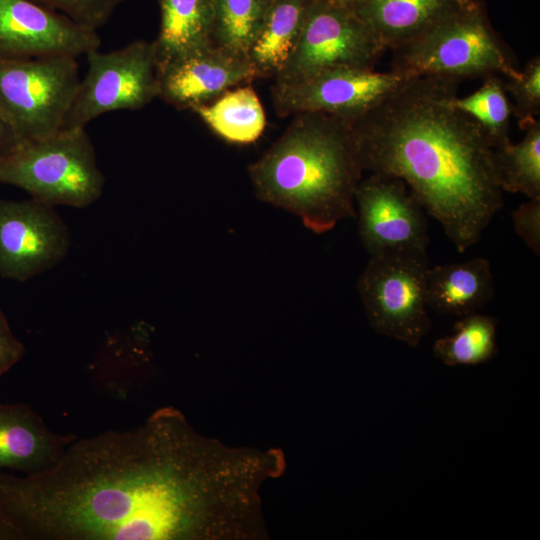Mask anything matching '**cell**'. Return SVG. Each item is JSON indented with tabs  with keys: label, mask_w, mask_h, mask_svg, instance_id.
<instances>
[{
	"label": "cell",
	"mask_w": 540,
	"mask_h": 540,
	"mask_svg": "<svg viewBox=\"0 0 540 540\" xmlns=\"http://www.w3.org/2000/svg\"><path fill=\"white\" fill-rule=\"evenodd\" d=\"M516 234L537 256L540 254V197L530 198L512 213Z\"/></svg>",
	"instance_id": "4316f807"
},
{
	"label": "cell",
	"mask_w": 540,
	"mask_h": 540,
	"mask_svg": "<svg viewBox=\"0 0 540 540\" xmlns=\"http://www.w3.org/2000/svg\"><path fill=\"white\" fill-rule=\"evenodd\" d=\"M71 245L54 206L0 199V276L24 282L60 263Z\"/></svg>",
	"instance_id": "7c38bea8"
},
{
	"label": "cell",
	"mask_w": 540,
	"mask_h": 540,
	"mask_svg": "<svg viewBox=\"0 0 540 540\" xmlns=\"http://www.w3.org/2000/svg\"><path fill=\"white\" fill-rule=\"evenodd\" d=\"M506 93L512 97L511 109L522 129L540 113V57L529 59L515 77L503 78Z\"/></svg>",
	"instance_id": "d4e9b609"
},
{
	"label": "cell",
	"mask_w": 540,
	"mask_h": 540,
	"mask_svg": "<svg viewBox=\"0 0 540 540\" xmlns=\"http://www.w3.org/2000/svg\"><path fill=\"white\" fill-rule=\"evenodd\" d=\"M458 85L408 78L351 125L363 170L403 180L465 252L502 208L503 191L482 128L452 103Z\"/></svg>",
	"instance_id": "7a4b0ae2"
},
{
	"label": "cell",
	"mask_w": 540,
	"mask_h": 540,
	"mask_svg": "<svg viewBox=\"0 0 540 540\" xmlns=\"http://www.w3.org/2000/svg\"><path fill=\"white\" fill-rule=\"evenodd\" d=\"M406 79L392 70L334 68L297 80L274 81L271 98L280 117L322 113L352 122Z\"/></svg>",
	"instance_id": "30bf717a"
},
{
	"label": "cell",
	"mask_w": 540,
	"mask_h": 540,
	"mask_svg": "<svg viewBox=\"0 0 540 540\" xmlns=\"http://www.w3.org/2000/svg\"><path fill=\"white\" fill-rule=\"evenodd\" d=\"M309 1L271 0L248 55L258 78H275L286 64L300 35Z\"/></svg>",
	"instance_id": "d6986e66"
},
{
	"label": "cell",
	"mask_w": 540,
	"mask_h": 540,
	"mask_svg": "<svg viewBox=\"0 0 540 540\" xmlns=\"http://www.w3.org/2000/svg\"><path fill=\"white\" fill-rule=\"evenodd\" d=\"M479 89L466 97L455 96L453 105L471 116L482 128L493 149L511 142L509 137L511 103L503 77L483 78Z\"/></svg>",
	"instance_id": "cb8c5ba5"
},
{
	"label": "cell",
	"mask_w": 540,
	"mask_h": 540,
	"mask_svg": "<svg viewBox=\"0 0 540 540\" xmlns=\"http://www.w3.org/2000/svg\"><path fill=\"white\" fill-rule=\"evenodd\" d=\"M158 76V97L179 110H191L258 78L248 58L214 44L191 50L158 66Z\"/></svg>",
	"instance_id": "5bb4252c"
},
{
	"label": "cell",
	"mask_w": 540,
	"mask_h": 540,
	"mask_svg": "<svg viewBox=\"0 0 540 540\" xmlns=\"http://www.w3.org/2000/svg\"><path fill=\"white\" fill-rule=\"evenodd\" d=\"M80 83L77 57L0 59V109L21 140L62 129Z\"/></svg>",
	"instance_id": "52a82bcc"
},
{
	"label": "cell",
	"mask_w": 540,
	"mask_h": 540,
	"mask_svg": "<svg viewBox=\"0 0 540 540\" xmlns=\"http://www.w3.org/2000/svg\"><path fill=\"white\" fill-rule=\"evenodd\" d=\"M250 84V83H249ZM249 84L191 109L216 135L233 144L257 141L266 127L263 105Z\"/></svg>",
	"instance_id": "ffe728a7"
},
{
	"label": "cell",
	"mask_w": 540,
	"mask_h": 540,
	"mask_svg": "<svg viewBox=\"0 0 540 540\" xmlns=\"http://www.w3.org/2000/svg\"><path fill=\"white\" fill-rule=\"evenodd\" d=\"M361 243L372 256L386 251H427L426 211L403 180L371 173L355 191Z\"/></svg>",
	"instance_id": "8fae6325"
},
{
	"label": "cell",
	"mask_w": 540,
	"mask_h": 540,
	"mask_svg": "<svg viewBox=\"0 0 540 540\" xmlns=\"http://www.w3.org/2000/svg\"><path fill=\"white\" fill-rule=\"evenodd\" d=\"M471 1L361 0L351 8L386 50H391L418 37Z\"/></svg>",
	"instance_id": "2e32d148"
},
{
	"label": "cell",
	"mask_w": 540,
	"mask_h": 540,
	"mask_svg": "<svg viewBox=\"0 0 540 540\" xmlns=\"http://www.w3.org/2000/svg\"><path fill=\"white\" fill-rule=\"evenodd\" d=\"M427 251H386L370 256L357 289L378 334L417 347L431 328L426 301Z\"/></svg>",
	"instance_id": "8992f818"
},
{
	"label": "cell",
	"mask_w": 540,
	"mask_h": 540,
	"mask_svg": "<svg viewBox=\"0 0 540 540\" xmlns=\"http://www.w3.org/2000/svg\"><path fill=\"white\" fill-rule=\"evenodd\" d=\"M20 141L0 109V157L12 151Z\"/></svg>",
	"instance_id": "f1b7e54d"
},
{
	"label": "cell",
	"mask_w": 540,
	"mask_h": 540,
	"mask_svg": "<svg viewBox=\"0 0 540 540\" xmlns=\"http://www.w3.org/2000/svg\"><path fill=\"white\" fill-rule=\"evenodd\" d=\"M160 27L154 41L158 66L212 44L213 0H158Z\"/></svg>",
	"instance_id": "ac0fdd59"
},
{
	"label": "cell",
	"mask_w": 540,
	"mask_h": 540,
	"mask_svg": "<svg viewBox=\"0 0 540 540\" xmlns=\"http://www.w3.org/2000/svg\"><path fill=\"white\" fill-rule=\"evenodd\" d=\"M86 56L88 70L62 129L85 127L108 112L142 109L159 96L154 41L138 39L117 50L97 49Z\"/></svg>",
	"instance_id": "ba28073f"
},
{
	"label": "cell",
	"mask_w": 540,
	"mask_h": 540,
	"mask_svg": "<svg viewBox=\"0 0 540 540\" xmlns=\"http://www.w3.org/2000/svg\"><path fill=\"white\" fill-rule=\"evenodd\" d=\"M24 354L23 344L14 336L0 308V377L18 363Z\"/></svg>",
	"instance_id": "83f0119b"
},
{
	"label": "cell",
	"mask_w": 540,
	"mask_h": 540,
	"mask_svg": "<svg viewBox=\"0 0 540 540\" xmlns=\"http://www.w3.org/2000/svg\"><path fill=\"white\" fill-rule=\"evenodd\" d=\"M329 1L351 7V6H353L354 4L358 3L361 0H329Z\"/></svg>",
	"instance_id": "4dcf8cb0"
},
{
	"label": "cell",
	"mask_w": 540,
	"mask_h": 540,
	"mask_svg": "<svg viewBox=\"0 0 540 540\" xmlns=\"http://www.w3.org/2000/svg\"><path fill=\"white\" fill-rule=\"evenodd\" d=\"M59 12L75 23L97 31L105 25L116 9L128 0H32Z\"/></svg>",
	"instance_id": "484cf974"
},
{
	"label": "cell",
	"mask_w": 540,
	"mask_h": 540,
	"mask_svg": "<svg viewBox=\"0 0 540 540\" xmlns=\"http://www.w3.org/2000/svg\"><path fill=\"white\" fill-rule=\"evenodd\" d=\"M74 435L52 432L26 404H0V468L34 475L50 469Z\"/></svg>",
	"instance_id": "9a60e30c"
},
{
	"label": "cell",
	"mask_w": 540,
	"mask_h": 540,
	"mask_svg": "<svg viewBox=\"0 0 540 540\" xmlns=\"http://www.w3.org/2000/svg\"><path fill=\"white\" fill-rule=\"evenodd\" d=\"M523 139L494 149V165L501 190L540 197V123L525 126Z\"/></svg>",
	"instance_id": "7402d4cb"
},
{
	"label": "cell",
	"mask_w": 540,
	"mask_h": 540,
	"mask_svg": "<svg viewBox=\"0 0 540 540\" xmlns=\"http://www.w3.org/2000/svg\"><path fill=\"white\" fill-rule=\"evenodd\" d=\"M97 31L32 0H0V59L87 55L100 48Z\"/></svg>",
	"instance_id": "4fadbf2b"
},
{
	"label": "cell",
	"mask_w": 540,
	"mask_h": 540,
	"mask_svg": "<svg viewBox=\"0 0 540 540\" xmlns=\"http://www.w3.org/2000/svg\"><path fill=\"white\" fill-rule=\"evenodd\" d=\"M0 183L50 206L85 208L101 197L105 177L85 127H75L21 140L0 157Z\"/></svg>",
	"instance_id": "5b68a950"
},
{
	"label": "cell",
	"mask_w": 540,
	"mask_h": 540,
	"mask_svg": "<svg viewBox=\"0 0 540 540\" xmlns=\"http://www.w3.org/2000/svg\"><path fill=\"white\" fill-rule=\"evenodd\" d=\"M385 51L351 7L310 0L297 43L274 81L297 80L334 68L375 69Z\"/></svg>",
	"instance_id": "9c48e42d"
},
{
	"label": "cell",
	"mask_w": 540,
	"mask_h": 540,
	"mask_svg": "<svg viewBox=\"0 0 540 540\" xmlns=\"http://www.w3.org/2000/svg\"><path fill=\"white\" fill-rule=\"evenodd\" d=\"M498 321L478 312L461 316L449 335L437 339L433 354L443 364L475 366L492 360L498 351Z\"/></svg>",
	"instance_id": "44dd1931"
},
{
	"label": "cell",
	"mask_w": 540,
	"mask_h": 540,
	"mask_svg": "<svg viewBox=\"0 0 540 540\" xmlns=\"http://www.w3.org/2000/svg\"><path fill=\"white\" fill-rule=\"evenodd\" d=\"M0 540H21L18 531L2 518H0Z\"/></svg>",
	"instance_id": "f546056e"
},
{
	"label": "cell",
	"mask_w": 540,
	"mask_h": 540,
	"mask_svg": "<svg viewBox=\"0 0 540 540\" xmlns=\"http://www.w3.org/2000/svg\"><path fill=\"white\" fill-rule=\"evenodd\" d=\"M247 170L260 201L292 213L315 234L356 217L355 191L364 170L349 120L296 115Z\"/></svg>",
	"instance_id": "3957f363"
},
{
	"label": "cell",
	"mask_w": 540,
	"mask_h": 540,
	"mask_svg": "<svg viewBox=\"0 0 540 540\" xmlns=\"http://www.w3.org/2000/svg\"><path fill=\"white\" fill-rule=\"evenodd\" d=\"M494 294L491 264L483 257L437 265L428 270L427 306L439 314L461 317L477 312Z\"/></svg>",
	"instance_id": "e0dca14e"
},
{
	"label": "cell",
	"mask_w": 540,
	"mask_h": 540,
	"mask_svg": "<svg viewBox=\"0 0 540 540\" xmlns=\"http://www.w3.org/2000/svg\"><path fill=\"white\" fill-rule=\"evenodd\" d=\"M392 50V71L406 77L464 79L515 77L513 51L493 29L480 0Z\"/></svg>",
	"instance_id": "277c9868"
},
{
	"label": "cell",
	"mask_w": 540,
	"mask_h": 540,
	"mask_svg": "<svg viewBox=\"0 0 540 540\" xmlns=\"http://www.w3.org/2000/svg\"><path fill=\"white\" fill-rule=\"evenodd\" d=\"M271 0H213L212 44L248 58Z\"/></svg>",
	"instance_id": "603a6c76"
},
{
	"label": "cell",
	"mask_w": 540,
	"mask_h": 540,
	"mask_svg": "<svg viewBox=\"0 0 540 540\" xmlns=\"http://www.w3.org/2000/svg\"><path fill=\"white\" fill-rule=\"evenodd\" d=\"M276 473L269 449L228 446L165 407L76 437L44 472H0V518L21 540H255Z\"/></svg>",
	"instance_id": "6da1fadb"
}]
</instances>
